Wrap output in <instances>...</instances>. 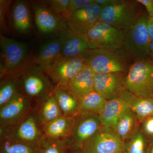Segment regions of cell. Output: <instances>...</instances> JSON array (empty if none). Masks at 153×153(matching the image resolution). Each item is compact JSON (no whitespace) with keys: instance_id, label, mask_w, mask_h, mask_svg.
Masks as SVG:
<instances>
[{"instance_id":"obj_27","label":"cell","mask_w":153,"mask_h":153,"mask_svg":"<svg viewBox=\"0 0 153 153\" xmlns=\"http://www.w3.org/2000/svg\"><path fill=\"white\" fill-rule=\"evenodd\" d=\"M69 148V140L54 138L44 135L38 144V153H65Z\"/></svg>"},{"instance_id":"obj_4","label":"cell","mask_w":153,"mask_h":153,"mask_svg":"<svg viewBox=\"0 0 153 153\" xmlns=\"http://www.w3.org/2000/svg\"><path fill=\"white\" fill-rule=\"evenodd\" d=\"M48 77L42 68L34 63L19 77L22 93L37 104V107L53 92L55 88Z\"/></svg>"},{"instance_id":"obj_40","label":"cell","mask_w":153,"mask_h":153,"mask_svg":"<svg viewBox=\"0 0 153 153\" xmlns=\"http://www.w3.org/2000/svg\"><path fill=\"white\" fill-rule=\"evenodd\" d=\"M150 153H153V144L152 146V148L151 149L150 152Z\"/></svg>"},{"instance_id":"obj_10","label":"cell","mask_w":153,"mask_h":153,"mask_svg":"<svg viewBox=\"0 0 153 153\" xmlns=\"http://www.w3.org/2000/svg\"><path fill=\"white\" fill-rule=\"evenodd\" d=\"M3 132L30 144L38 146L44 135L42 127L38 122L36 109L19 123L9 127L0 128Z\"/></svg>"},{"instance_id":"obj_19","label":"cell","mask_w":153,"mask_h":153,"mask_svg":"<svg viewBox=\"0 0 153 153\" xmlns=\"http://www.w3.org/2000/svg\"><path fill=\"white\" fill-rule=\"evenodd\" d=\"M94 73L87 65L69 81L67 90L77 100H79L94 90Z\"/></svg>"},{"instance_id":"obj_3","label":"cell","mask_w":153,"mask_h":153,"mask_svg":"<svg viewBox=\"0 0 153 153\" xmlns=\"http://www.w3.org/2000/svg\"><path fill=\"white\" fill-rule=\"evenodd\" d=\"M137 0H119L102 7L99 22L125 32L135 25L145 13Z\"/></svg>"},{"instance_id":"obj_16","label":"cell","mask_w":153,"mask_h":153,"mask_svg":"<svg viewBox=\"0 0 153 153\" xmlns=\"http://www.w3.org/2000/svg\"><path fill=\"white\" fill-rule=\"evenodd\" d=\"M82 119L76 121L72 136L69 139L70 148H82L84 143L102 126L99 117L95 115H79Z\"/></svg>"},{"instance_id":"obj_7","label":"cell","mask_w":153,"mask_h":153,"mask_svg":"<svg viewBox=\"0 0 153 153\" xmlns=\"http://www.w3.org/2000/svg\"><path fill=\"white\" fill-rule=\"evenodd\" d=\"M124 32L99 22L81 36L96 48L116 50L123 49Z\"/></svg>"},{"instance_id":"obj_24","label":"cell","mask_w":153,"mask_h":153,"mask_svg":"<svg viewBox=\"0 0 153 153\" xmlns=\"http://www.w3.org/2000/svg\"><path fill=\"white\" fill-rule=\"evenodd\" d=\"M107 101L95 91H92L78 100L79 115L100 114Z\"/></svg>"},{"instance_id":"obj_30","label":"cell","mask_w":153,"mask_h":153,"mask_svg":"<svg viewBox=\"0 0 153 153\" xmlns=\"http://www.w3.org/2000/svg\"><path fill=\"white\" fill-rule=\"evenodd\" d=\"M145 142L141 134H134L127 144L126 145L125 153H144Z\"/></svg>"},{"instance_id":"obj_41","label":"cell","mask_w":153,"mask_h":153,"mask_svg":"<svg viewBox=\"0 0 153 153\" xmlns=\"http://www.w3.org/2000/svg\"><path fill=\"white\" fill-rule=\"evenodd\" d=\"M124 152H113L112 153H124Z\"/></svg>"},{"instance_id":"obj_1","label":"cell","mask_w":153,"mask_h":153,"mask_svg":"<svg viewBox=\"0 0 153 153\" xmlns=\"http://www.w3.org/2000/svg\"><path fill=\"white\" fill-rule=\"evenodd\" d=\"M1 79L18 78L34 63L25 43L7 38L1 34Z\"/></svg>"},{"instance_id":"obj_14","label":"cell","mask_w":153,"mask_h":153,"mask_svg":"<svg viewBox=\"0 0 153 153\" xmlns=\"http://www.w3.org/2000/svg\"><path fill=\"white\" fill-rule=\"evenodd\" d=\"M102 9L95 4L69 14L65 19L68 31L78 36L85 34L99 22Z\"/></svg>"},{"instance_id":"obj_37","label":"cell","mask_w":153,"mask_h":153,"mask_svg":"<svg viewBox=\"0 0 153 153\" xmlns=\"http://www.w3.org/2000/svg\"><path fill=\"white\" fill-rule=\"evenodd\" d=\"M96 4L102 7L111 5L117 3L119 0H95Z\"/></svg>"},{"instance_id":"obj_28","label":"cell","mask_w":153,"mask_h":153,"mask_svg":"<svg viewBox=\"0 0 153 153\" xmlns=\"http://www.w3.org/2000/svg\"><path fill=\"white\" fill-rule=\"evenodd\" d=\"M129 108L141 121L153 117V96L149 98L135 97L130 105Z\"/></svg>"},{"instance_id":"obj_11","label":"cell","mask_w":153,"mask_h":153,"mask_svg":"<svg viewBox=\"0 0 153 153\" xmlns=\"http://www.w3.org/2000/svg\"><path fill=\"white\" fill-rule=\"evenodd\" d=\"M32 6L36 26L40 33L50 34L63 33L68 31L65 21L57 15L46 2H35Z\"/></svg>"},{"instance_id":"obj_23","label":"cell","mask_w":153,"mask_h":153,"mask_svg":"<svg viewBox=\"0 0 153 153\" xmlns=\"http://www.w3.org/2000/svg\"><path fill=\"white\" fill-rule=\"evenodd\" d=\"M53 93L63 115L73 117L79 115L78 100L67 89L55 86Z\"/></svg>"},{"instance_id":"obj_33","label":"cell","mask_w":153,"mask_h":153,"mask_svg":"<svg viewBox=\"0 0 153 153\" xmlns=\"http://www.w3.org/2000/svg\"><path fill=\"white\" fill-rule=\"evenodd\" d=\"M12 1L0 0V26L1 30H6L5 17L9 12Z\"/></svg>"},{"instance_id":"obj_26","label":"cell","mask_w":153,"mask_h":153,"mask_svg":"<svg viewBox=\"0 0 153 153\" xmlns=\"http://www.w3.org/2000/svg\"><path fill=\"white\" fill-rule=\"evenodd\" d=\"M137 118L136 115L129 108L126 110L120 117L115 131L124 142L134 134Z\"/></svg>"},{"instance_id":"obj_39","label":"cell","mask_w":153,"mask_h":153,"mask_svg":"<svg viewBox=\"0 0 153 153\" xmlns=\"http://www.w3.org/2000/svg\"><path fill=\"white\" fill-rule=\"evenodd\" d=\"M149 59L153 60V42H151L149 47Z\"/></svg>"},{"instance_id":"obj_6","label":"cell","mask_w":153,"mask_h":153,"mask_svg":"<svg viewBox=\"0 0 153 153\" xmlns=\"http://www.w3.org/2000/svg\"><path fill=\"white\" fill-rule=\"evenodd\" d=\"M148 16L145 13L135 25L124 33L123 49L134 62L149 59L151 42L147 27Z\"/></svg>"},{"instance_id":"obj_35","label":"cell","mask_w":153,"mask_h":153,"mask_svg":"<svg viewBox=\"0 0 153 153\" xmlns=\"http://www.w3.org/2000/svg\"><path fill=\"white\" fill-rule=\"evenodd\" d=\"M144 128L147 133L153 135V117L146 120L144 124Z\"/></svg>"},{"instance_id":"obj_22","label":"cell","mask_w":153,"mask_h":153,"mask_svg":"<svg viewBox=\"0 0 153 153\" xmlns=\"http://www.w3.org/2000/svg\"><path fill=\"white\" fill-rule=\"evenodd\" d=\"M36 111L41 127L63 115L53 92L39 104Z\"/></svg>"},{"instance_id":"obj_38","label":"cell","mask_w":153,"mask_h":153,"mask_svg":"<svg viewBox=\"0 0 153 153\" xmlns=\"http://www.w3.org/2000/svg\"><path fill=\"white\" fill-rule=\"evenodd\" d=\"M65 153H84L80 149H74L70 148L68 149Z\"/></svg>"},{"instance_id":"obj_2","label":"cell","mask_w":153,"mask_h":153,"mask_svg":"<svg viewBox=\"0 0 153 153\" xmlns=\"http://www.w3.org/2000/svg\"><path fill=\"white\" fill-rule=\"evenodd\" d=\"M94 73H126L134 61L123 49H90L82 55Z\"/></svg>"},{"instance_id":"obj_21","label":"cell","mask_w":153,"mask_h":153,"mask_svg":"<svg viewBox=\"0 0 153 153\" xmlns=\"http://www.w3.org/2000/svg\"><path fill=\"white\" fill-rule=\"evenodd\" d=\"M62 45V37L48 41L41 47L34 63L44 71L52 66L60 56Z\"/></svg>"},{"instance_id":"obj_17","label":"cell","mask_w":153,"mask_h":153,"mask_svg":"<svg viewBox=\"0 0 153 153\" xmlns=\"http://www.w3.org/2000/svg\"><path fill=\"white\" fill-rule=\"evenodd\" d=\"M60 56L67 58L82 56L84 53L95 47L82 36L66 31L63 33Z\"/></svg>"},{"instance_id":"obj_34","label":"cell","mask_w":153,"mask_h":153,"mask_svg":"<svg viewBox=\"0 0 153 153\" xmlns=\"http://www.w3.org/2000/svg\"><path fill=\"white\" fill-rule=\"evenodd\" d=\"M137 1L145 7L149 16L153 17V0H137Z\"/></svg>"},{"instance_id":"obj_15","label":"cell","mask_w":153,"mask_h":153,"mask_svg":"<svg viewBox=\"0 0 153 153\" xmlns=\"http://www.w3.org/2000/svg\"><path fill=\"white\" fill-rule=\"evenodd\" d=\"M126 76L122 73H94V90L106 100H110L126 89Z\"/></svg>"},{"instance_id":"obj_18","label":"cell","mask_w":153,"mask_h":153,"mask_svg":"<svg viewBox=\"0 0 153 153\" xmlns=\"http://www.w3.org/2000/svg\"><path fill=\"white\" fill-rule=\"evenodd\" d=\"M76 117L62 115L42 126L44 135L59 139L69 140L72 136Z\"/></svg>"},{"instance_id":"obj_5","label":"cell","mask_w":153,"mask_h":153,"mask_svg":"<svg viewBox=\"0 0 153 153\" xmlns=\"http://www.w3.org/2000/svg\"><path fill=\"white\" fill-rule=\"evenodd\" d=\"M125 87L139 98L153 96V60L135 61L125 79Z\"/></svg>"},{"instance_id":"obj_32","label":"cell","mask_w":153,"mask_h":153,"mask_svg":"<svg viewBox=\"0 0 153 153\" xmlns=\"http://www.w3.org/2000/svg\"><path fill=\"white\" fill-rule=\"evenodd\" d=\"M95 4V0H70L68 10L63 19L65 21L67 16L72 12L85 8Z\"/></svg>"},{"instance_id":"obj_12","label":"cell","mask_w":153,"mask_h":153,"mask_svg":"<svg viewBox=\"0 0 153 153\" xmlns=\"http://www.w3.org/2000/svg\"><path fill=\"white\" fill-rule=\"evenodd\" d=\"M33 103L22 91L0 107L1 127H9L16 124L33 110Z\"/></svg>"},{"instance_id":"obj_36","label":"cell","mask_w":153,"mask_h":153,"mask_svg":"<svg viewBox=\"0 0 153 153\" xmlns=\"http://www.w3.org/2000/svg\"><path fill=\"white\" fill-rule=\"evenodd\" d=\"M147 27L150 42H153V17L148 16Z\"/></svg>"},{"instance_id":"obj_13","label":"cell","mask_w":153,"mask_h":153,"mask_svg":"<svg viewBox=\"0 0 153 153\" xmlns=\"http://www.w3.org/2000/svg\"><path fill=\"white\" fill-rule=\"evenodd\" d=\"M135 97L131 92L125 89L107 101L104 109L99 115L101 126L115 131L120 117L129 108Z\"/></svg>"},{"instance_id":"obj_31","label":"cell","mask_w":153,"mask_h":153,"mask_svg":"<svg viewBox=\"0 0 153 153\" xmlns=\"http://www.w3.org/2000/svg\"><path fill=\"white\" fill-rule=\"evenodd\" d=\"M70 1V0H50L46 2L57 15L63 19L68 10Z\"/></svg>"},{"instance_id":"obj_9","label":"cell","mask_w":153,"mask_h":153,"mask_svg":"<svg viewBox=\"0 0 153 153\" xmlns=\"http://www.w3.org/2000/svg\"><path fill=\"white\" fill-rule=\"evenodd\" d=\"M126 144L114 130L102 126L82 146L84 153L124 152Z\"/></svg>"},{"instance_id":"obj_29","label":"cell","mask_w":153,"mask_h":153,"mask_svg":"<svg viewBox=\"0 0 153 153\" xmlns=\"http://www.w3.org/2000/svg\"><path fill=\"white\" fill-rule=\"evenodd\" d=\"M21 91L19 77L1 79L0 84V107L10 101L13 98Z\"/></svg>"},{"instance_id":"obj_8","label":"cell","mask_w":153,"mask_h":153,"mask_svg":"<svg viewBox=\"0 0 153 153\" xmlns=\"http://www.w3.org/2000/svg\"><path fill=\"white\" fill-rule=\"evenodd\" d=\"M86 66L82 56L67 58L60 55L52 66L44 71L55 86L67 89L69 81Z\"/></svg>"},{"instance_id":"obj_20","label":"cell","mask_w":153,"mask_h":153,"mask_svg":"<svg viewBox=\"0 0 153 153\" xmlns=\"http://www.w3.org/2000/svg\"><path fill=\"white\" fill-rule=\"evenodd\" d=\"M10 19L13 27L21 33H28L32 28L31 15L27 2L17 1L11 8Z\"/></svg>"},{"instance_id":"obj_25","label":"cell","mask_w":153,"mask_h":153,"mask_svg":"<svg viewBox=\"0 0 153 153\" xmlns=\"http://www.w3.org/2000/svg\"><path fill=\"white\" fill-rule=\"evenodd\" d=\"M0 153H38V146L27 143L0 132Z\"/></svg>"}]
</instances>
